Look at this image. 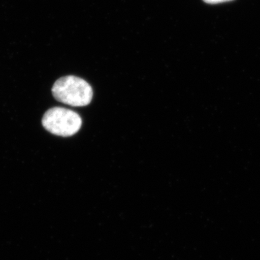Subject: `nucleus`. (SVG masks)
Listing matches in <instances>:
<instances>
[{
	"label": "nucleus",
	"mask_w": 260,
	"mask_h": 260,
	"mask_svg": "<svg viewBox=\"0 0 260 260\" xmlns=\"http://www.w3.org/2000/svg\"><path fill=\"white\" fill-rule=\"evenodd\" d=\"M56 100L73 107H85L91 102L93 89L85 80L69 75L56 80L52 87Z\"/></svg>",
	"instance_id": "nucleus-1"
},
{
	"label": "nucleus",
	"mask_w": 260,
	"mask_h": 260,
	"mask_svg": "<svg viewBox=\"0 0 260 260\" xmlns=\"http://www.w3.org/2000/svg\"><path fill=\"white\" fill-rule=\"evenodd\" d=\"M42 124L51 134L70 137L79 131L82 126V119L79 114L73 111L54 107L44 114Z\"/></svg>",
	"instance_id": "nucleus-2"
},
{
	"label": "nucleus",
	"mask_w": 260,
	"mask_h": 260,
	"mask_svg": "<svg viewBox=\"0 0 260 260\" xmlns=\"http://www.w3.org/2000/svg\"><path fill=\"white\" fill-rule=\"evenodd\" d=\"M203 1L208 4H218V3H225V2L232 1V0H203Z\"/></svg>",
	"instance_id": "nucleus-3"
}]
</instances>
